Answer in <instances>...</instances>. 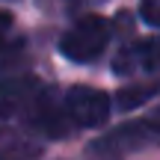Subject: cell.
Instances as JSON below:
<instances>
[{"mask_svg":"<svg viewBox=\"0 0 160 160\" xmlns=\"http://www.w3.org/2000/svg\"><path fill=\"white\" fill-rule=\"evenodd\" d=\"M110 45V21L101 15H83L59 36V53L68 62H92Z\"/></svg>","mask_w":160,"mask_h":160,"instance_id":"cell-1","label":"cell"},{"mask_svg":"<svg viewBox=\"0 0 160 160\" xmlns=\"http://www.w3.org/2000/svg\"><path fill=\"white\" fill-rule=\"evenodd\" d=\"M65 116H68L71 131L74 128H101L110 119V95L92 86H71L68 92H62Z\"/></svg>","mask_w":160,"mask_h":160,"instance_id":"cell-2","label":"cell"},{"mask_svg":"<svg viewBox=\"0 0 160 160\" xmlns=\"http://www.w3.org/2000/svg\"><path fill=\"white\" fill-rule=\"evenodd\" d=\"M148 142H157V137L145 128L142 119H137V122H128V125L110 131L107 137L95 139L89 151H92L95 157H101V160H122V157L131 154V151L145 148Z\"/></svg>","mask_w":160,"mask_h":160,"instance_id":"cell-3","label":"cell"},{"mask_svg":"<svg viewBox=\"0 0 160 160\" xmlns=\"http://www.w3.org/2000/svg\"><path fill=\"white\" fill-rule=\"evenodd\" d=\"M27 119L36 131H42L45 137H65L71 131L68 116H65V104H62V92L57 89H39L33 95V101L27 104Z\"/></svg>","mask_w":160,"mask_h":160,"instance_id":"cell-4","label":"cell"},{"mask_svg":"<svg viewBox=\"0 0 160 160\" xmlns=\"http://www.w3.org/2000/svg\"><path fill=\"white\" fill-rule=\"evenodd\" d=\"M113 71L122 77H137V74H157L160 71V36L128 42L116 51Z\"/></svg>","mask_w":160,"mask_h":160,"instance_id":"cell-5","label":"cell"},{"mask_svg":"<svg viewBox=\"0 0 160 160\" xmlns=\"http://www.w3.org/2000/svg\"><path fill=\"white\" fill-rule=\"evenodd\" d=\"M39 89V80L30 74H0V122L24 110Z\"/></svg>","mask_w":160,"mask_h":160,"instance_id":"cell-6","label":"cell"},{"mask_svg":"<svg viewBox=\"0 0 160 160\" xmlns=\"http://www.w3.org/2000/svg\"><path fill=\"white\" fill-rule=\"evenodd\" d=\"M45 145L33 142V139L21 137V133L3 131L0 133V160H36Z\"/></svg>","mask_w":160,"mask_h":160,"instance_id":"cell-7","label":"cell"},{"mask_svg":"<svg viewBox=\"0 0 160 160\" xmlns=\"http://www.w3.org/2000/svg\"><path fill=\"white\" fill-rule=\"evenodd\" d=\"M160 95V80H151V83H137V86H125V89L116 92V104L119 110H133L139 104H145L148 98Z\"/></svg>","mask_w":160,"mask_h":160,"instance_id":"cell-8","label":"cell"},{"mask_svg":"<svg viewBox=\"0 0 160 160\" xmlns=\"http://www.w3.org/2000/svg\"><path fill=\"white\" fill-rule=\"evenodd\" d=\"M24 48V39L15 27V18L0 9V57H18Z\"/></svg>","mask_w":160,"mask_h":160,"instance_id":"cell-9","label":"cell"},{"mask_svg":"<svg viewBox=\"0 0 160 160\" xmlns=\"http://www.w3.org/2000/svg\"><path fill=\"white\" fill-rule=\"evenodd\" d=\"M139 15L148 27H160V0H139Z\"/></svg>","mask_w":160,"mask_h":160,"instance_id":"cell-10","label":"cell"},{"mask_svg":"<svg viewBox=\"0 0 160 160\" xmlns=\"http://www.w3.org/2000/svg\"><path fill=\"white\" fill-rule=\"evenodd\" d=\"M142 122H145V128H148V131L160 139V107H154L148 116H142Z\"/></svg>","mask_w":160,"mask_h":160,"instance_id":"cell-11","label":"cell"}]
</instances>
